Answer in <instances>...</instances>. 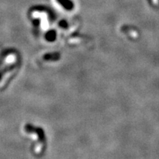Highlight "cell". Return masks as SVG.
I'll use <instances>...</instances> for the list:
<instances>
[{
	"label": "cell",
	"instance_id": "6da1fadb",
	"mask_svg": "<svg viewBox=\"0 0 159 159\" xmlns=\"http://www.w3.org/2000/svg\"><path fill=\"white\" fill-rule=\"evenodd\" d=\"M66 10H71L74 7V4L70 0H57Z\"/></svg>",
	"mask_w": 159,
	"mask_h": 159
}]
</instances>
